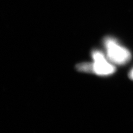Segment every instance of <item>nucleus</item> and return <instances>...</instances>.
Here are the masks:
<instances>
[{
	"mask_svg": "<svg viewBox=\"0 0 133 133\" xmlns=\"http://www.w3.org/2000/svg\"><path fill=\"white\" fill-rule=\"evenodd\" d=\"M107 57L113 64L124 65L130 61L131 54L129 50L119 45L115 39L107 37L104 40Z\"/></svg>",
	"mask_w": 133,
	"mask_h": 133,
	"instance_id": "1",
	"label": "nucleus"
},
{
	"mask_svg": "<svg viewBox=\"0 0 133 133\" xmlns=\"http://www.w3.org/2000/svg\"><path fill=\"white\" fill-rule=\"evenodd\" d=\"M76 68L79 71L83 72L93 73L92 63H82L76 66Z\"/></svg>",
	"mask_w": 133,
	"mask_h": 133,
	"instance_id": "3",
	"label": "nucleus"
},
{
	"mask_svg": "<svg viewBox=\"0 0 133 133\" xmlns=\"http://www.w3.org/2000/svg\"><path fill=\"white\" fill-rule=\"evenodd\" d=\"M93 73L99 76H108L115 71V67L105 55L98 50L92 52Z\"/></svg>",
	"mask_w": 133,
	"mask_h": 133,
	"instance_id": "2",
	"label": "nucleus"
},
{
	"mask_svg": "<svg viewBox=\"0 0 133 133\" xmlns=\"http://www.w3.org/2000/svg\"><path fill=\"white\" fill-rule=\"evenodd\" d=\"M129 77L130 78V79H131L132 80H133V68L132 69V70H131L130 71V72H129Z\"/></svg>",
	"mask_w": 133,
	"mask_h": 133,
	"instance_id": "4",
	"label": "nucleus"
}]
</instances>
